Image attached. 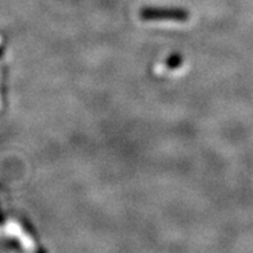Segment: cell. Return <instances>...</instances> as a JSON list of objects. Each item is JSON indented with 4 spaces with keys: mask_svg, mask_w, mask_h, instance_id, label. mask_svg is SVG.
Here are the masks:
<instances>
[{
    "mask_svg": "<svg viewBox=\"0 0 253 253\" xmlns=\"http://www.w3.org/2000/svg\"><path fill=\"white\" fill-rule=\"evenodd\" d=\"M140 18L144 21H186L188 10L177 8H144L140 10Z\"/></svg>",
    "mask_w": 253,
    "mask_h": 253,
    "instance_id": "cell-1",
    "label": "cell"
}]
</instances>
